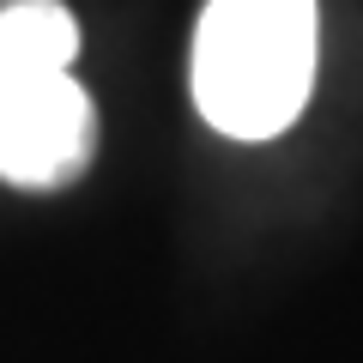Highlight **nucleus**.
<instances>
[{"label":"nucleus","mask_w":363,"mask_h":363,"mask_svg":"<svg viewBox=\"0 0 363 363\" xmlns=\"http://www.w3.org/2000/svg\"><path fill=\"white\" fill-rule=\"evenodd\" d=\"M321 67L315 0H206L194 30V104L224 140H279Z\"/></svg>","instance_id":"nucleus-1"},{"label":"nucleus","mask_w":363,"mask_h":363,"mask_svg":"<svg viewBox=\"0 0 363 363\" xmlns=\"http://www.w3.org/2000/svg\"><path fill=\"white\" fill-rule=\"evenodd\" d=\"M97 109L73 73L0 61V182L61 188L91 164Z\"/></svg>","instance_id":"nucleus-2"},{"label":"nucleus","mask_w":363,"mask_h":363,"mask_svg":"<svg viewBox=\"0 0 363 363\" xmlns=\"http://www.w3.org/2000/svg\"><path fill=\"white\" fill-rule=\"evenodd\" d=\"M0 61L43 67V73H73L79 18L61 0H13V6H0Z\"/></svg>","instance_id":"nucleus-3"}]
</instances>
